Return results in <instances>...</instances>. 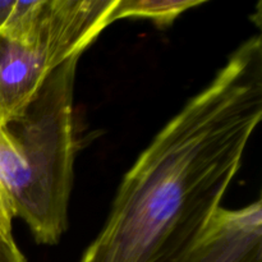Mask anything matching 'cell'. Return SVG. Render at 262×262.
<instances>
[{"label":"cell","mask_w":262,"mask_h":262,"mask_svg":"<svg viewBox=\"0 0 262 262\" xmlns=\"http://www.w3.org/2000/svg\"><path fill=\"white\" fill-rule=\"evenodd\" d=\"M181 262H262L261 200L241 209L220 210Z\"/></svg>","instance_id":"277c9868"},{"label":"cell","mask_w":262,"mask_h":262,"mask_svg":"<svg viewBox=\"0 0 262 262\" xmlns=\"http://www.w3.org/2000/svg\"><path fill=\"white\" fill-rule=\"evenodd\" d=\"M23 0H0V32H5L12 26L25 7Z\"/></svg>","instance_id":"52a82bcc"},{"label":"cell","mask_w":262,"mask_h":262,"mask_svg":"<svg viewBox=\"0 0 262 262\" xmlns=\"http://www.w3.org/2000/svg\"><path fill=\"white\" fill-rule=\"evenodd\" d=\"M205 0H117L112 20L145 18L158 26H169L187 10L204 4Z\"/></svg>","instance_id":"5b68a950"},{"label":"cell","mask_w":262,"mask_h":262,"mask_svg":"<svg viewBox=\"0 0 262 262\" xmlns=\"http://www.w3.org/2000/svg\"><path fill=\"white\" fill-rule=\"evenodd\" d=\"M262 118V40L241 43L142 151L79 262H181L211 225Z\"/></svg>","instance_id":"6da1fadb"},{"label":"cell","mask_w":262,"mask_h":262,"mask_svg":"<svg viewBox=\"0 0 262 262\" xmlns=\"http://www.w3.org/2000/svg\"><path fill=\"white\" fill-rule=\"evenodd\" d=\"M78 60L54 69L23 114L0 125V188L38 245H56L68 228Z\"/></svg>","instance_id":"7a4b0ae2"},{"label":"cell","mask_w":262,"mask_h":262,"mask_svg":"<svg viewBox=\"0 0 262 262\" xmlns=\"http://www.w3.org/2000/svg\"><path fill=\"white\" fill-rule=\"evenodd\" d=\"M13 217H14V215H13L9 201H8L7 196L4 194L3 189L0 188V225H2L4 229L12 232Z\"/></svg>","instance_id":"ba28073f"},{"label":"cell","mask_w":262,"mask_h":262,"mask_svg":"<svg viewBox=\"0 0 262 262\" xmlns=\"http://www.w3.org/2000/svg\"><path fill=\"white\" fill-rule=\"evenodd\" d=\"M117 0H41L30 41L0 32V125L17 119L49 74L113 23Z\"/></svg>","instance_id":"3957f363"},{"label":"cell","mask_w":262,"mask_h":262,"mask_svg":"<svg viewBox=\"0 0 262 262\" xmlns=\"http://www.w3.org/2000/svg\"><path fill=\"white\" fill-rule=\"evenodd\" d=\"M0 262H26L25 256L18 248L13 233L0 225Z\"/></svg>","instance_id":"8992f818"}]
</instances>
